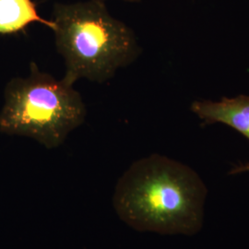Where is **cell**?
Instances as JSON below:
<instances>
[{"mask_svg": "<svg viewBox=\"0 0 249 249\" xmlns=\"http://www.w3.org/2000/svg\"><path fill=\"white\" fill-rule=\"evenodd\" d=\"M207 193L195 170L153 153L134 161L119 178L113 204L137 231L191 236L203 226Z\"/></svg>", "mask_w": 249, "mask_h": 249, "instance_id": "1", "label": "cell"}, {"mask_svg": "<svg viewBox=\"0 0 249 249\" xmlns=\"http://www.w3.org/2000/svg\"><path fill=\"white\" fill-rule=\"evenodd\" d=\"M52 20L55 47L66 66L63 80L70 85L80 79L111 80L142 51L132 29L114 18L103 1L57 3Z\"/></svg>", "mask_w": 249, "mask_h": 249, "instance_id": "2", "label": "cell"}, {"mask_svg": "<svg viewBox=\"0 0 249 249\" xmlns=\"http://www.w3.org/2000/svg\"><path fill=\"white\" fill-rule=\"evenodd\" d=\"M87 110L73 85L30 65L26 78L10 80L0 113V131L34 139L46 149L65 142L83 124Z\"/></svg>", "mask_w": 249, "mask_h": 249, "instance_id": "3", "label": "cell"}, {"mask_svg": "<svg viewBox=\"0 0 249 249\" xmlns=\"http://www.w3.org/2000/svg\"><path fill=\"white\" fill-rule=\"evenodd\" d=\"M190 110L204 124L228 125L249 141V96L197 100L191 104Z\"/></svg>", "mask_w": 249, "mask_h": 249, "instance_id": "4", "label": "cell"}, {"mask_svg": "<svg viewBox=\"0 0 249 249\" xmlns=\"http://www.w3.org/2000/svg\"><path fill=\"white\" fill-rule=\"evenodd\" d=\"M39 22L54 31L52 19L39 15L33 0H0V35L11 36L24 32L29 25Z\"/></svg>", "mask_w": 249, "mask_h": 249, "instance_id": "5", "label": "cell"}, {"mask_svg": "<svg viewBox=\"0 0 249 249\" xmlns=\"http://www.w3.org/2000/svg\"><path fill=\"white\" fill-rule=\"evenodd\" d=\"M249 173V162H245V163H240L231 168V171L229 172L230 176H236L240 174H246Z\"/></svg>", "mask_w": 249, "mask_h": 249, "instance_id": "6", "label": "cell"}, {"mask_svg": "<svg viewBox=\"0 0 249 249\" xmlns=\"http://www.w3.org/2000/svg\"><path fill=\"white\" fill-rule=\"evenodd\" d=\"M97 1H105V0H97ZM124 1H129V2H138V1H141V0H124Z\"/></svg>", "mask_w": 249, "mask_h": 249, "instance_id": "7", "label": "cell"}]
</instances>
